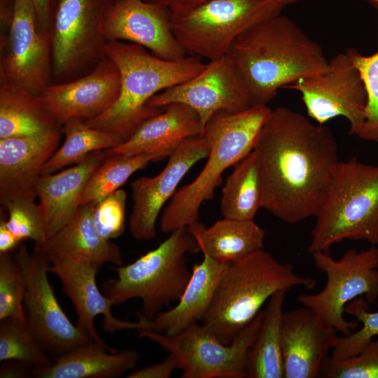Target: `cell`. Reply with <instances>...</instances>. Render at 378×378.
<instances>
[{
	"label": "cell",
	"mask_w": 378,
	"mask_h": 378,
	"mask_svg": "<svg viewBox=\"0 0 378 378\" xmlns=\"http://www.w3.org/2000/svg\"><path fill=\"white\" fill-rule=\"evenodd\" d=\"M253 150L264 181L262 208L290 224L316 216L340 161L332 130L281 106L271 109Z\"/></svg>",
	"instance_id": "obj_1"
},
{
	"label": "cell",
	"mask_w": 378,
	"mask_h": 378,
	"mask_svg": "<svg viewBox=\"0 0 378 378\" xmlns=\"http://www.w3.org/2000/svg\"><path fill=\"white\" fill-rule=\"evenodd\" d=\"M248 88L252 104L267 106L279 88L328 71L321 46L281 14L241 33L227 54Z\"/></svg>",
	"instance_id": "obj_2"
},
{
	"label": "cell",
	"mask_w": 378,
	"mask_h": 378,
	"mask_svg": "<svg viewBox=\"0 0 378 378\" xmlns=\"http://www.w3.org/2000/svg\"><path fill=\"white\" fill-rule=\"evenodd\" d=\"M106 55L117 66L121 79L117 101L99 115L85 121L94 129L116 133L125 141L147 120L163 108H149L155 94L182 83L202 72L206 64L200 57L186 56L167 60L148 52L139 45L108 41Z\"/></svg>",
	"instance_id": "obj_3"
},
{
	"label": "cell",
	"mask_w": 378,
	"mask_h": 378,
	"mask_svg": "<svg viewBox=\"0 0 378 378\" xmlns=\"http://www.w3.org/2000/svg\"><path fill=\"white\" fill-rule=\"evenodd\" d=\"M270 111L267 106L254 105L237 113L220 111L208 120L202 134L209 145L207 161L195 180L176 190L163 209L162 232L171 233L199 222L201 205L213 198L223 172L253 150Z\"/></svg>",
	"instance_id": "obj_4"
},
{
	"label": "cell",
	"mask_w": 378,
	"mask_h": 378,
	"mask_svg": "<svg viewBox=\"0 0 378 378\" xmlns=\"http://www.w3.org/2000/svg\"><path fill=\"white\" fill-rule=\"evenodd\" d=\"M315 285V279L297 274L291 264L260 249L229 262L202 324L229 345L274 293L297 286L311 290Z\"/></svg>",
	"instance_id": "obj_5"
},
{
	"label": "cell",
	"mask_w": 378,
	"mask_h": 378,
	"mask_svg": "<svg viewBox=\"0 0 378 378\" xmlns=\"http://www.w3.org/2000/svg\"><path fill=\"white\" fill-rule=\"evenodd\" d=\"M307 251H329L345 239L378 245V165L339 161L316 215Z\"/></svg>",
	"instance_id": "obj_6"
},
{
	"label": "cell",
	"mask_w": 378,
	"mask_h": 378,
	"mask_svg": "<svg viewBox=\"0 0 378 378\" xmlns=\"http://www.w3.org/2000/svg\"><path fill=\"white\" fill-rule=\"evenodd\" d=\"M199 251L187 227L176 230L155 249L130 264L117 267V276L103 284L102 293L113 305L140 299V313L151 319L180 299L192 274L187 255Z\"/></svg>",
	"instance_id": "obj_7"
},
{
	"label": "cell",
	"mask_w": 378,
	"mask_h": 378,
	"mask_svg": "<svg viewBox=\"0 0 378 378\" xmlns=\"http://www.w3.org/2000/svg\"><path fill=\"white\" fill-rule=\"evenodd\" d=\"M284 6L281 0H209L171 15V27L186 54L211 61L226 55L245 30L281 14Z\"/></svg>",
	"instance_id": "obj_8"
},
{
	"label": "cell",
	"mask_w": 378,
	"mask_h": 378,
	"mask_svg": "<svg viewBox=\"0 0 378 378\" xmlns=\"http://www.w3.org/2000/svg\"><path fill=\"white\" fill-rule=\"evenodd\" d=\"M263 316L261 309L229 345L198 323L174 335L148 329L136 331L139 337L150 340L175 357L182 378H244L248 356Z\"/></svg>",
	"instance_id": "obj_9"
},
{
	"label": "cell",
	"mask_w": 378,
	"mask_h": 378,
	"mask_svg": "<svg viewBox=\"0 0 378 378\" xmlns=\"http://www.w3.org/2000/svg\"><path fill=\"white\" fill-rule=\"evenodd\" d=\"M113 1H57L50 32L52 83L84 76L107 57L102 25Z\"/></svg>",
	"instance_id": "obj_10"
},
{
	"label": "cell",
	"mask_w": 378,
	"mask_h": 378,
	"mask_svg": "<svg viewBox=\"0 0 378 378\" xmlns=\"http://www.w3.org/2000/svg\"><path fill=\"white\" fill-rule=\"evenodd\" d=\"M311 254L315 267L326 275V284L319 293L300 294L297 300L342 335H349L358 322L344 318L346 305L359 297L364 298L368 304H374L378 298V246L371 245L360 251L349 249L337 260L329 251Z\"/></svg>",
	"instance_id": "obj_11"
},
{
	"label": "cell",
	"mask_w": 378,
	"mask_h": 378,
	"mask_svg": "<svg viewBox=\"0 0 378 378\" xmlns=\"http://www.w3.org/2000/svg\"><path fill=\"white\" fill-rule=\"evenodd\" d=\"M0 52V83L36 95L52 83L51 38L38 28L32 0H15Z\"/></svg>",
	"instance_id": "obj_12"
},
{
	"label": "cell",
	"mask_w": 378,
	"mask_h": 378,
	"mask_svg": "<svg viewBox=\"0 0 378 378\" xmlns=\"http://www.w3.org/2000/svg\"><path fill=\"white\" fill-rule=\"evenodd\" d=\"M15 255L25 280L28 326L43 348L57 357L93 342L71 323L59 305L48 276L50 262L34 251L29 253L23 244Z\"/></svg>",
	"instance_id": "obj_13"
},
{
	"label": "cell",
	"mask_w": 378,
	"mask_h": 378,
	"mask_svg": "<svg viewBox=\"0 0 378 378\" xmlns=\"http://www.w3.org/2000/svg\"><path fill=\"white\" fill-rule=\"evenodd\" d=\"M286 88L300 93L308 115L318 124L342 116L349 122V134L355 136L363 124L368 92L347 50L329 60L327 71L300 79Z\"/></svg>",
	"instance_id": "obj_14"
},
{
	"label": "cell",
	"mask_w": 378,
	"mask_h": 378,
	"mask_svg": "<svg viewBox=\"0 0 378 378\" xmlns=\"http://www.w3.org/2000/svg\"><path fill=\"white\" fill-rule=\"evenodd\" d=\"M181 103L194 109L204 126L217 112L237 113L253 106L247 84L233 61L226 55L209 61L195 77L153 96L149 108Z\"/></svg>",
	"instance_id": "obj_15"
},
{
	"label": "cell",
	"mask_w": 378,
	"mask_h": 378,
	"mask_svg": "<svg viewBox=\"0 0 378 378\" xmlns=\"http://www.w3.org/2000/svg\"><path fill=\"white\" fill-rule=\"evenodd\" d=\"M209 145L203 136L184 140L169 156L164 168L153 177L143 176L131 183L133 206L129 218L132 236L141 241L156 236V221L163 206L181 179L199 160L207 158Z\"/></svg>",
	"instance_id": "obj_16"
},
{
	"label": "cell",
	"mask_w": 378,
	"mask_h": 378,
	"mask_svg": "<svg viewBox=\"0 0 378 378\" xmlns=\"http://www.w3.org/2000/svg\"><path fill=\"white\" fill-rule=\"evenodd\" d=\"M102 33L107 42L139 45L162 59L177 60L186 55L172 32L169 10L144 0H113L104 18Z\"/></svg>",
	"instance_id": "obj_17"
},
{
	"label": "cell",
	"mask_w": 378,
	"mask_h": 378,
	"mask_svg": "<svg viewBox=\"0 0 378 378\" xmlns=\"http://www.w3.org/2000/svg\"><path fill=\"white\" fill-rule=\"evenodd\" d=\"M120 89L119 70L107 57L84 76L48 85L38 98L61 128L71 118L86 121L99 115L117 101Z\"/></svg>",
	"instance_id": "obj_18"
},
{
	"label": "cell",
	"mask_w": 378,
	"mask_h": 378,
	"mask_svg": "<svg viewBox=\"0 0 378 378\" xmlns=\"http://www.w3.org/2000/svg\"><path fill=\"white\" fill-rule=\"evenodd\" d=\"M99 270L92 263L69 258L53 260L48 267L49 272L60 279L64 293L74 306L78 315L77 326L94 343L111 351H116L108 346L97 332L95 317L102 315L103 328L111 333L144 328L145 321L140 315H136L139 318L136 322L122 321L113 315L111 301L99 290L96 284V276Z\"/></svg>",
	"instance_id": "obj_19"
},
{
	"label": "cell",
	"mask_w": 378,
	"mask_h": 378,
	"mask_svg": "<svg viewBox=\"0 0 378 378\" xmlns=\"http://www.w3.org/2000/svg\"><path fill=\"white\" fill-rule=\"evenodd\" d=\"M338 337L337 330L309 307L284 312L281 324L284 378L318 377Z\"/></svg>",
	"instance_id": "obj_20"
},
{
	"label": "cell",
	"mask_w": 378,
	"mask_h": 378,
	"mask_svg": "<svg viewBox=\"0 0 378 378\" xmlns=\"http://www.w3.org/2000/svg\"><path fill=\"white\" fill-rule=\"evenodd\" d=\"M61 128L45 134L0 139V202L36 198V183L47 161L57 150Z\"/></svg>",
	"instance_id": "obj_21"
},
{
	"label": "cell",
	"mask_w": 378,
	"mask_h": 378,
	"mask_svg": "<svg viewBox=\"0 0 378 378\" xmlns=\"http://www.w3.org/2000/svg\"><path fill=\"white\" fill-rule=\"evenodd\" d=\"M106 150L92 152L71 167L41 176L36 186L38 206L46 239L63 227L76 214L85 184L106 158Z\"/></svg>",
	"instance_id": "obj_22"
},
{
	"label": "cell",
	"mask_w": 378,
	"mask_h": 378,
	"mask_svg": "<svg viewBox=\"0 0 378 378\" xmlns=\"http://www.w3.org/2000/svg\"><path fill=\"white\" fill-rule=\"evenodd\" d=\"M94 204L79 206L63 227L43 243L34 244V251L50 262L69 258L92 263L100 269L106 263L120 266V248L99 234L93 218Z\"/></svg>",
	"instance_id": "obj_23"
},
{
	"label": "cell",
	"mask_w": 378,
	"mask_h": 378,
	"mask_svg": "<svg viewBox=\"0 0 378 378\" xmlns=\"http://www.w3.org/2000/svg\"><path fill=\"white\" fill-rule=\"evenodd\" d=\"M204 126L197 112L190 106L173 103L145 121L118 146L106 150V154L158 153L169 158L184 140L202 136Z\"/></svg>",
	"instance_id": "obj_24"
},
{
	"label": "cell",
	"mask_w": 378,
	"mask_h": 378,
	"mask_svg": "<svg viewBox=\"0 0 378 378\" xmlns=\"http://www.w3.org/2000/svg\"><path fill=\"white\" fill-rule=\"evenodd\" d=\"M228 265L204 255L202 261L193 267L190 281L176 306L158 313L151 319L139 312L146 324L141 329L174 335L202 321Z\"/></svg>",
	"instance_id": "obj_25"
},
{
	"label": "cell",
	"mask_w": 378,
	"mask_h": 378,
	"mask_svg": "<svg viewBox=\"0 0 378 378\" xmlns=\"http://www.w3.org/2000/svg\"><path fill=\"white\" fill-rule=\"evenodd\" d=\"M140 360L134 350L111 351L93 342L57 356L48 366L32 370L36 378H116L132 371Z\"/></svg>",
	"instance_id": "obj_26"
},
{
	"label": "cell",
	"mask_w": 378,
	"mask_h": 378,
	"mask_svg": "<svg viewBox=\"0 0 378 378\" xmlns=\"http://www.w3.org/2000/svg\"><path fill=\"white\" fill-rule=\"evenodd\" d=\"M187 229L203 255L220 263L237 261L263 247L265 231L253 220L223 218L209 227L197 222Z\"/></svg>",
	"instance_id": "obj_27"
},
{
	"label": "cell",
	"mask_w": 378,
	"mask_h": 378,
	"mask_svg": "<svg viewBox=\"0 0 378 378\" xmlns=\"http://www.w3.org/2000/svg\"><path fill=\"white\" fill-rule=\"evenodd\" d=\"M57 128L38 95L0 83V139L35 136Z\"/></svg>",
	"instance_id": "obj_28"
},
{
	"label": "cell",
	"mask_w": 378,
	"mask_h": 378,
	"mask_svg": "<svg viewBox=\"0 0 378 378\" xmlns=\"http://www.w3.org/2000/svg\"><path fill=\"white\" fill-rule=\"evenodd\" d=\"M222 190L220 211L223 218L253 220L264 202V181L254 150L234 166Z\"/></svg>",
	"instance_id": "obj_29"
},
{
	"label": "cell",
	"mask_w": 378,
	"mask_h": 378,
	"mask_svg": "<svg viewBox=\"0 0 378 378\" xmlns=\"http://www.w3.org/2000/svg\"><path fill=\"white\" fill-rule=\"evenodd\" d=\"M286 292L276 291L269 299L260 330L248 356L246 377L284 378L281 324Z\"/></svg>",
	"instance_id": "obj_30"
},
{
	"label": "cell",
	"mask_w": 378,
	"mask_h": 378,
	"mask_svg": "<svg viewBox=\"0 0 378 378\" xmlns=\"http://www.w3.org/2000/svg\"><path fill=\"white\" fill-rule=\"evenodd\" d=\"M61 131L64 141L45 164L41 176L77 163L92 152L111 149L125 141L118 134L94 129L78 118L66 121Z\"/></svg>",
	"instance_id": "obj_31"
},
{
	"label": "cell",
	"mask_w": 378,
	"mask_h": 378,
	"mask_svg": "<svg viewBox=\"0 0 378 378\" xmlns=\"http://www.w3.org/2000/svg\"><path fill=\"white\" fill-rule=\"evenodd\" d=\"M162 160L158 153L107 155L88 180L80 197L79 206L97 204L120 189L133 174L150 162Z\"/></svg>",
	"instance_id": "obj_32"
},
{
	"label": "cell",
	"mask_w": 378,
	"mask_h": 378,
	"mask_svg": "<svg viewBox=\"0 0 378 378\" xmlns=\"http://www.w3.org/2000/svg\"><path fill=\"white\" fill-rule=\"evenodd\" d=\"M0 361L18 360L33 368L48 366L53 361L47 354L27 321L15 318L0 321Z\"/></svg>",
	"instance_id": "obj_33"
},
{
	"label": "cell",
	"mask_w": 378,
	"mask_h": 378,
	"mask_svg": "<svg viewBox=\"0 0 378 378\" xmlns=\"http://www.w3.org/2000/svg\"><path fill=\"white\" fill-rule=\"evenodd\" d=\"M344 312L361 323L362 328L349 335L338 337L330 356L336 360H344L356 356L373 337L378 336V312H369L368 302L365 298L359 297L349 302Z\"/></svg>",
	"instance_id": "obj_34"
},
{
	"label": "cell",
	"mask_w": 378,
	"mask_h": 378,
	"mask_svg": "<svg viewBox=\"0 0 378 378\" xmlns=\"http://www.w3.org/2000/svg\"><path fill=\"white\" fill-rule=\"evenodd\" d=\"M25 280L15 255L0 254V321H27L24 309Z\"/></svg>",
	"instance_id": "obj_35"
},
{
	"label": "cell",
	"mask_w": 378,
	"mask_h": 378,
	"mask_svg": "<svg viewBox=\"0 0 378 378\" xmlns=\"http://www.w3.org/2000/svg\"><path fill=\"white\" fill-rule=\"evenodd\" d=\"M346 50L360 71L368 92L365 120L356 136L378 144V50L370 55H364L355 48Z\"/></svg>",
	"instance_id": "obj_36"
},
{
	"label": "cell",
	"mask_w": 378,
	"mask_h": 378,
	"mask_svg": "<svg viewBox=\"0 0 378 378\" xmlns=\"http://www.w3.org/2000/svg\"><path fill=\"white\" fill-rule=\"evenodd\" d=\"M34 197H21L3 206L8 212L6 223L12 232L22 241L31 239L34 244L43 243L46 232L38 204Z\"/></svg>",
	"instance_id": "obj_37"
},
{
	"label": "cell",
	"mask_w": 378,
	"mask_h": 378,
	"mask_svg": "<svg viewBox=\"0 0 378 378\" xmlns=\"http://www.w3.org/2000/svg\"><path fill=\"white\" fill-rule=\"evenodd\" d=\"M318 377L378 378V338L368 343L356 356L344 360L328 356Z\"/></svg>",
	"instance_id": "obj_38"
},
{
	"label": "cell",
	"mask_w": 378,
	"mask_h": 378,
	"mask_svg": "<svg viewBox=\"0 0 378 378\" xmlns=\"http://www.w3.org/2000/svg\"><path fill=\"white\" fill-rule=\"evenodd\" d=\"M126 202L127 195L120 188L94 204V221L104 239L111 241L123 234Z\"/></svg>",
	"instance_id": "obj_39"
},
{
	"label": "cell",
	"mask_w": 378,
	"mask_h": 378,
	"mask_svg": "<svg viewBox=\"0 0 378 378\" xmlns=\"http://www.w3.org/2000/svg\"><path fill=\"white\" fill-rule=\"evenodd\" d=\"M178 369L175 357L169 354L166 358L158 363L148 365L139 370L131 371L127 378H169Z\"/></svg>",
	"instance_id": "obj_40"
},
{
	"label": "cell",
	"mask_w": 378,
	"mask_h": 378,
	"mask_svg": "<svg viewBox=\"0 0 378 378\" xmlns=\"http://www.w3.org/2000/svg\"><path fill=\"white\" fill-rule=\"evenodd\" d=\"M57 0H32L41 31L50 36L52 16Z\"/></svg>",
	"instance_id": "obj_41"
},
{
	"label": "cell",
	"mask_w": 378,
	"mask_h": 378,
	"mask_svg": "<svg viewBox=\"0 0 378 378\" xmlns=\"http://www.w3.org/2000/svg\"><path fill=\"white\" fill-rule=\"evenodd\" d=\"M168 8L171 15H178L188 12L209 0H144Z\"/></svg>",
	"instance_id": "obj_42"
},
{
	"label": "cell",
	"mask_w": 378,
	"mask_h": 378,
	"mask_svg": "<svg viewBox=\"0 0 378 378\" xmlns=\"http://www.w3.org/2000/svg\"><path fill=\"white\" fill-rule=\"evenodd\" d=\"M33 368L18 360L4 361L0 368L1 378H27L32 377Z\"/></svg>",
	"instance_id": "obj_43"
},
{
	"label": "cell",
	"mask_w": 378,
	"mask_h": 378,
	"mask_svg": "<svg viewBox=\"0 0 378 378\" xmlns=\"http://www.w3.org/2000/svg\"><path fill=\"white\" fill-rule=\"evenodd\" d=\"M22 241L8 228L6 219L1 216L0 219V254L10 253L20 245Z\"/></svg>",
	"instance_id": "obj_44"
},
{
	"label": "cell",
	"mask_w": 378,
	"mask_h": 378,
	"mask_svg": "<svg viewBox=\"0 0 378 378\" xmlns=\"http://www.w3.org/2000/svg\"><path fill=\"white\" fill-rule=\"evenodd\" d=\"M15 0H0L1 30L8 29L12 20Z\"/></svg>",
	"instance_id": "obj_45"
},
{
	"label": "cell",
	"mask_w": 378,
	"mask_h": 378,
	"mask_svg": "<svg viewBox=\"0 0 378 378\" xmlns=\"http://www.w3.org/2000/svg\"><path fill=\"white\" fill-rule=\"evenodd\" d=\"M376 9H378V0H365Z\"/></svg>",
	"instance_id": "obj_46"
},
{
	"label": "cell",
	"mask_w": 378,
	"mask_h": 378,
	"mask_svg": "<svg viewBox=\"0 0 378 378\" xmlns=\"http://www.w3.org/2000/svg\"><path fill=\"white\" fill-rule=\"evenodd\" d=\"M302 1V0H281V1L285 5H288V4H293V3H295V2H298V1Z\"/></svg>",
	"instance_id": "obj_47"
},
{
	"label": "cell",
	"mask_w": 378,
	"mask_h": 378,
	"mask_svg": "<svg viewBox=\"0 0 378 378\" xmlns=\"http://www.w3.org/2000/svg\"><path fill=\"white\" fill-rule=\"evenodd\" d=\"M378 246V245H377Z\"/></svg>",
	"instance_id": "obj_48"
}]
</instances>
